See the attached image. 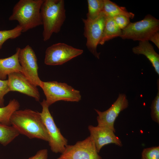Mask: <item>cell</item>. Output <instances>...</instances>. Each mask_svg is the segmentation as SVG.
<instances>
[{
    "instance_id": "6da1fadb",
    "label": "cell",
    "mask_w": 159,
    "mask_h": 159,
    "mask_svg": "<svg viewBox=\"0 0 159 159\" xmlns=\"http://www.w3.org/2000/svg\"><path fill=\"white\" fill-rule=\"evenodd\" d=\"M10 122L20 134L30 139L49 142L48 134L40 112L29 109L18 110L12 114Z\"/></svg>"
},
{
    "instance_id": "7a4b0ae2",
    "label": "cell",
    "mask_w": 159,
    "mask_h": 159,
    "mask_svg": "<svg viewBox=\"0 0 159 159\" xmlns=\"http://www.w3.org/2000/svg\"><path fill=\"white\" fill-rule=\"evenodd\" d=\"M44 41L59 33L66 19L64 0H44L40 10Z\"/></svg>"
},
{
    "instance_id": "3957f363",
    "label": "cell",
    "mask_w": 159,
    "mask_h": 159,
    "mask_svg": "<svg viewBox=\"0 0 159 159\" xmlns=\"http://www.w3.org/2000/svg\"><path fill=\"white\" fill-rule=\"evenodd\" d=\"M44 0H20L14 6L9 21H17L22 32L42 25L40 10Z\"/></svg>"
},
{
    "instance_id": "277c9868",
    "label": "cell",
    "mask_w": 159,
    "mask_h": 159,
    "mask_svg": "<svg viewBox=\"0 0 159 159\" xmlns=\"http://www.w3.org/2000/svg\"><path fill=\"white\" fill-rule=\"evenodd\" d=\"M159 31V20L148 14L142 20L131 22L122 30L120 37L122 39L149 41L150 37Z\"/></svg>"
},
{
    "instance_id": "5b68a950",
    "label": "cell",
    "mask_w": 159,
    "mask_h": 159,
    "mask_svg": "<svg viewBox=\"0 0 159 159\" xmlns=\"http://www.w3.org/2000/svg\"><path fill=\"white\" fill-rule=\"evenodd\" d=\"M40 87L46 96V102L49 107L58 101L78 102L81 99L79 91L65 83L42 81Z\"/></svg>"
},
{
    "instance_id": "8992f818",
    "label": "cell",
    "mask_w": 159,
    "mask_h": 159,
    "mask_svg": "<svg viewBox=\"0 0 159 159\" xmlns=\"http://www.w3.org/2000/svg\"><path fill=\"white\" fill-rule=\"evenodd\" d=\"M40 104L42 109L40 114L48 134L51 150L55 153H62L67 145V140L62 135L55 124L45 100L44 99Z\"/></svg>"
},
{
    "instance_id": "52a82bcc",
    "label": "cell",
    "mask_w": 159,
    "mask_h": 159,
    "mask_svg": "<svg viewBox=\"0 0 159 159\" xmlns=\"http://www.w3.org/2000/svg\"><path fill=\"white\" fill-rule=\"evenodd\" d=\"M106 17L102 11L95 19H82L84 24L83 34L87 39L86 46L89 51L98 59L100 53L97 51V47L101 38Z\"/></svg>"
},
{
    "instance_id": "ba28073f",
    "label": "cell",
    "mask_w": 159,
    "mask_h": 159,
    "mask_svg": "<svg viewBox=\"0 0 159 159\" xmlns=\"http://www.w3.org/2000/svg\"><path fill=\"white\" fill-rule=\"evenodd\" d=\"M83 52L82 49L64 43H56L46 49L44 63L49 65H61L81 55Z\"/></svg>"
},
{
    "instance_id": "9c48e42d",
    "label": "cell",
    "mask_w": 159,
    "mask_h": 159,
    "mask_svg": "<svg viewBox=\"0 0 159 159\" xmlns=\"http://www.w3.org/2000/svg\"><path fill=\"white\" fill-rule=\"evenodd\" d=\"M98 153L94 141L89 136L74 145H67L57 159H102Z\"/></svg>"
},
{
    "instance_id": "30bf717a",
    "label": "cell",
    "mask_w": 159,
    "mask_h": 159,
    "mask_svg": "<svg viewBox=\"0 0 159 159\" xmlns=\"http://www.w3.org/2000/svg\"><path fill=\"white\" fill-rule=\"evenodd\" d=\"M18 59L22 73L35 85L40 87L42 81L38 75L37 58L32 47L27 45L22 49L20 48Z\"/></svg>"
},
{
    "instance_id": "8fae6325",
    "label": "cell",
    "mask_w": 159,
    "mask_h": 159,
    "mask_svg": "<svg viewBox=\"0 0 159 159\" xmlns=\"http://www.w3.org/2000/svg\"><path fill=\"white\" fill-rule=\"evenodd\" d=\"M128 106V102L125 95L120 94L117 100L108 110L101 112L95 109L98 115L97 117V125L109 128L115 132V121L120 112Z\"/></svg>"
},
{
    "instance_id": "7c38bea8",
    "label": "cell",
    "mask_w": 159,
    "mask_h": 159,
    "mask_svg": "<svg viewBox=\"0 0 159 159\" xmlns=\"http://www.w3.org/2000/svg\"><path fill=\"white\" fill-rule=\"evenodd\" d=\"M8 84L10 91H16L33 97L39 101L40 95L37 86L22 73L15 72L8 75Z\"/></svg>"
},
{
    "instance_id": "4fadbf2b",
    "label": "cell",
    "mask_w": 159,
    "mask_h": 159,
    "mask_svg": "<svg viewBox=\"0 0 159 159\" xmlns=\"http://www.w3.org/2000/svg\"><path fill=\"white\" fill-rule=\"evenodd\" d=\"M88 129L90 136L94 141L98 153L102 147L108 144L112 143L119 147L122 146L120 139L115 135L112 130L109 128L89 125Z\"/></svg>"
},
{
    "instance_id": "5bb4252c",
    "label": "cell",
    "mask_w": 159,
    "mask_h": 159,
    "mask_svg": "<svg viewBox=\"0 0 159 159\" xmlns=\"http://www.w3.org/2000/svg\"><path fill=\"white\" fill-rule=\"evenodd\" d=\"M19 49V47L17 48L16 53L11 56L0 59V80H5L7 75L13 72L22 73L18 59Z\"/></svg>"
},
{
    "instance_id": "9a60e30c",
    "label": "cell",
    "mask_w": 159,
    "mask_h": 159,
    "mask_svg": "<svg viewBox=\"0 0 159 159\" xmlns=\"http://www.w3.org/2000/svg\"><path fill=\"white\" fill-rule=\"evenodd\" d=\"M134 53L145 55L151 63L156 72L159 74V55L155 51L149 41H139L138 45L132 48Z\"/></svg>"
},
{
    "instance_id": "2e32d148",
    "label": "cell",
    "mask_w": 159,
    "mask_h": 159,
    "mask_svg": "<svg viewBox=\"0 0 159 159\" xmlns=\"http://www.w3.org/2000/svg\"><path fill=\"white\" fill-rule=\"evenodd\" d=\"M122 30L119 27L112 17L107 16L103 33L99 44L103 45L107 41L120 37Z\"/></svg>"
},
{
    "instance_id": "e0dca14e",
    "label": "cell",
    "mask_w": 159,
    "mask_h": 159,
    "mask_svg": "<svg viewBox=\"0 0 159 159\" xmlns=\"http://www.w3.org/2000/svg\"><path fill=\"white\" fill-rule=\"evenodd\" d=\"M102 12L107 16L113 17L118 15H124L132 19L135 14L127 11L125 7L120 6L110 0H103Z\"/></svg>"
},
{
    "instance_id": "ac0fdd59",
    "label": "cell",
    "mask_w": 159,
    "mask_h": 159,
    "mask_svg": "<svg viewBox=\"0 0 159 159\" xmlns=\"http://www.w3.org/2000/svg\"><path fill=\"white\" fill-rule=\"evenodd\" d=\"M20 106L18 101L14 99L11 100L6 106L0 107V123L10 126L11 117L14 112L19 110Z\"/></svg>"
},
{
    "instance_id": "d6986e66",
    "label": "cell",
    "mask_w": 159,
    "mask_h": 159,
    "mask_svg": "<svg viewBox=\"0 0 159 159\" xmlns=\"http://www.w3.org/2000/svg\"><path fill=\"white\" fill-rule=\"evenodd\" d=\"M18 131L12 126H8L0 123V143L6 146L19 135Z\"/></svg>"
},
{
    "instance_id": "ffe728a7",
    "label": "cell",
    "mask_w": 159,
    "mask_h": 159,
    "mask_svg": "<svg viewBox=\"0 0 159 159\" xmlns=\"http://www.w3.org/2000/svg\"><path fill=\"white\" fill-rule=\"evenodd\" d=\"M88 11L87 19L94 20L97 18L102 12L103 0H87Z\"/></svg>"
},
{
    "instance_id": "44dd1931",
    "label": "cell",
    "mask_w": 159,
    "mask_h": 159,
    "mask_svg": "<svg viewBox=\"0 0 159 159\" xmlns=\"http://www.w3.org/2000/svg\"><path fill=\"white\" fill-rule=\"evenodd\" d=\"M22 32V28L19 24L12 29L0 31V49L7 40L18 37L21 35Z\"/></svg>"
},
{
    "instance_id": "7402d4cb",
    "label": "cell",
    "mask_w": 159,
    "mask_h": 159,
    "mask_svg": "<svg viewBox=\"0 0 159 159\" xmlns=\"http://www.w3.org/2000/svg\"><path fill=\"white\" fill-rule=\"evenodd\" d=\"M158 92L156 96L153 101L151 106V116L152 120L159 124V81L157 82Z\"/></svg>"
},
{
    "instance_id": "603a6c76",
    "label": "cell",
    "mask_w": 159,
    "mask_h": 159,
    "mask_svg": "<svg viewBox=\"0 0 159 159\" xmlns=\"http://www.w3.org/2000/svg\"><path fill=\"white\" fill-rule=\"evenodd\" d=\"M141 159H159V146L144 148L141 153Z\"/></svg>"
},
{
    "instance_id": "cb8c5ba5",
    "label": "cell",
    "mask_w": 159,
    "mask_h": 159,
    "mask_svg": "<svg viewBox=\"0 0 159 159\" xmlns=\"http://www.w3.org/2000/svg\"><path fill=\"white\" fill-rule=\"evenodd\" d=\"M10 91L8 80H0V107H4V96Z\"/></svg>"
},
{
    "instance_id": "d4e9b609",
    "label": "cell",
    "mask_w": 159,
    "mask_h": 159,
    "mask_svg": "<svg viewBox=\"0 0 159 159\" xmlns=\"http://www.w3.org/2000/svg\"><path fill=\"white\" fill-rule=\"evenodd\" d=\"M116 23L121 30L124 29L130 23V18L124 15H118L112 17Z\"/></svg>"
},
{
    "instance_id": "484cf974",
    "label": "cell",
    "mask_w": 159,
    "mask_h": 159,
    "mask_svg": "<svg viewBox=\"0 0 159 159\" xmlns=\"http://www.w3.org/2000/svg\"><path fill=\"white\" fill-rule=\"evenodd\" d=\"M48 150L47 149H43L38 151L34 155L28 159H47Z\"/></svg>"
},
{
    "instance_id": "4316f807",
    "label": "cell",
    "mask_w": 159,
    "mask_h": 159,
    "mask_svg": "<svg viewBox=\"0 0 159 159\" xmlns=\"http://www.w3.org/2000/svg\"><path fill=\"white\" fill-rule=\"evenodd\" d=\"M153 42L159 49V32H157L152 35L150 38L149 41Z\"/></svg>"
}]
</instances>
